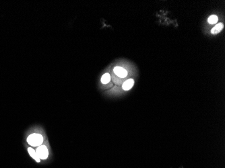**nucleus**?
I'll list each match as a JSON object with an SVG mask.
<instances>
[{
  "label": "nucleus",
  "mask_w": 225,
  "mask_h": 168,
  "mask_svg": "<svg viewBox=\"0 0 225 168\" xmlns=\"http://www.w3.org/2000/svg\"><path fill=\"white\" fill-rule=\"evenodd\" d=\"M27 142L32 147H39L43 142V137L39 134H32L27 138Z\"/></svg>",
  "instance_id": "nucleus-1"
},
{
  "label": "nucleus",
  "mask_w": 225,
  "mask_h": 168,
  "mask_svg": "<svg viewBox=\"0 0 225 168\" xmlns=\"http://www.w3.org/2000/svg\"><path fill=\"white\" fill-rule=\"evenodd\" d=\"M36 153H37L40 159H46L48 157L49 151L46 146L40 145L39 147H37V151H36Z\"/></svg>",
  "instance_id": "nucleus-2"
},
{
  "label": "nucleus",
  "mask_w": 225,
  "mask_h": 168,
  "mask_svg": "<svg viewBox=\"0 0 225 168\" xmlns=\"http://www.w3.org/2000/svg\"><path fill=\"white\" fill-rule=\"evenodd\" d=\"M114 73L119 77H126L127 75V71L121 67H115L114 68Z\"/></svg>",
  "instance_id": "nucleus-3"
},
{
  "label": "nucleus",
  "mask_w": 225,
  "mask_h": 168,
  "mask_svg": "<svg viewBox=\"0 0 225 168\" xmlns=\"http://www.w3.org/2000/svg\"><path fill=\"white\" fill-rule=\"evenodd\" d=\"M134 84V81L132 80V79H130V80H127L126 82L123 84L122 88L124 90H126V91L129 90L130 89H131L133 87Z\"/></svg>",
  "instance_id": "nucleus-4"
},
{
  "label": "nucleus",
  "mask_w": 225,
  "mask_h": 168,
  "mask_svg": "<svg viewBox=\"0 0 225 168\" xmlns=\"http://www.w3.org/2000/svg\"><path fill=\"white\" fill-rule=\"evenodd\" d=\"M223 28H224V25L223 24H222V23H220V24H216V26L212 29L211 30L212 34H218V33L222 31V30L223 29Z\"/></svg>",
  "instance_id": "nucleus-5"
},
{
  "label": "nucleus",
  "mask_w": 225,
  "mask_h": 168,
  "mask_svg": "<svg viewBox=\"0 0 225 168\" xmlns=\"http://www.w3.org/2000/svg\"><path fill=\"white\" fill-rule=\"evenodd\" d=\"M28 151H29V153L30 156H31L33 159H34L37 162H40V159L39 157H38V155H37V153H36V151H35L34 149H33L32 148H31V147H29V149H28Z\"/></svg>",
  "instance_id": "nucleus-6"
},
{
  "label": "nucleus",
  "mask_w": 225,
  "mask_h": 168,
  "mask_svg": "<svg viewBox=\"0 0 225 168\" xmlns=\"http://www.w3.org/2000/svg\"><path fill=\"white\" fill-rule=\"evenodd\" d=\"M110 80H111V77L109 73H105V74L103 75V77L101 78V82L103 84L108 83Z\"/></svg>",
  "instance_id": "nucleus-7"
},
{
  "label": "nucleus",
  "mask_w": 225,
  "mask_h": 168,
  "mask_svg": "<svg viewBox=\"0 0 225 168\" xmlns=\"http://www.w3.org/2000/svg\"><path fill=\"white\" fill-rule=\"evenodd\" d=\"M208 22L209 24H216V23L218 22V17H217L216 15H212V16L208 18Z\"/></svg>",
  "instance_id": "nucleus-8"
}]
</instances>
